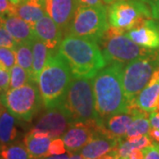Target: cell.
Instances as JSON below:
<instances>
[{
    "label": "cell",
    "instance_id": "6da1fadb",
    "mask_svg": "<svg viewBox=\"0 0 159 159\" xmlns=\"http://www.w3.org/2000/svg\"><path fill=\"white\" fill-rule=\"evenodd\" d=\"M126 64L113 62L99 71L92 80L95 107L100 119L120 112H129L130 104L123 89V71Z\"/></svg>",
    "mask_w": 159,
    "mask_h": 159
},
{
    "label": "cell",
    "instance_id": "7a4b0ae2",
    "mask_svg": "<svg viewBox=\"0 0 159 159\" xmlns=\"http://www.w3.org/2000/svg\"><path fill=\"white\" fill-rule=\"evenodd\" d=\"M57 51L67 62L74 78L93 79L107 66L97 42L74 34H65Z\"/></svg>",
    "mask_w": 159,
    "mask_h": 159
},
{
    "label": "cell",
    "instance_id": "3957f363",
    "mask_svg": "<svg viewBox=\"0 0 159 159\" xmlns=\"http://www.w3.org/2000/svg\"><path fill=\"white\" fill-rule=\"evenodd\" d=\"M73 77L71 69L65 58L57 51H51L37 81L46 110L55 108L61 104Z\"/></svg>",
    "mask_w": 159,
    "mask_h": 159
},
{
    "label": "cell",
    "instance_id": "277c9868",
    "mask_svg": "<svg viewBox=\"0 0 159 159\" xmlns=\"http://www.w3.org/2000/svg\"><path fill=\"white\" fill-rule=\"evenodd\" d=\"M59 107L68 116L72 124L102 120L98 117L95 107L91 79L74 78Z\"/></svg>",
    "mask_w": 159,
    "mask_h": 159
},
{
    "label": "cell",
    "instance_id": "5b68a950",
    "mask_svg": "<svg viewBox=\"0 0 159 159\" xmlns=\"http://www.w3.org/2000/svg\"><path fill=\"white\" fill-rule=\"evenodd\" d=\"M1 101L10 113L25 122H30L43 107L38 84L33 80L22 87L4 91Z\"/></svg>",
    "mask_w": 159,
    "mask_h": 159
},
{
    "label": "cell",
    "instance_id": "8992f818",
    "mask_svg": "<svg viewBox=\"0 0 159 159\" xmlns=\"http://www.w3.org/2000/svg\"><path fill=\"white\" fill-rule=\"evenodd\" d=\"M110 25L107 7L80 5L66 33L100 43Z\"/></svg>",
    "mask_w": 159,
    "mask_h": 159
},
{
    "label": "cell",
    "instance_id": "52a82bcc",
    "mask_svg": "<svg viewBox=\"0 0 159 159\" xmlns=\"http://www.w3.org/2000/svg\"><path fill=\"white\" fill-rule=\"evenodd\" d=\"M122 29L109 27L99 44L107 64L119 62L127 64L138 57L146 56L153 50L138 45L129 39Z\"/></svg>",
    "mask_w": 159,
    "mask_h": 159
},
{
    "label": "cell",
    "instance_id": "ba28073f",
    "mask_svg": "<svg viewBox=\"0 0 159 159\" xmlns=\"http://www.w3.org/2000/svg\"><path fill=\"white\" fill-rule=\"evenodd\" d=\"M159 69V50L127 63L123 71V89L127 102L131 104L146 87L152 75Z\"/></svg>",
    "mask_w": 159,
    "mask_h": 159
},
{
    "label": "cell",
    "instance_id": "9c48e42d",
    "mask_svg": "<svg viewBox=\"0 0 159 159\" xmlns=\"http://www.w3.org/2000/svg\"><path fill=\"white\" fill-rule=\"evenodd\" d=\"M109 25L125 32L134 29L145 19L152 18L150 6L140 0H118L107 8Z\"/></svg>",
    "mask_w": 159,
    "mask_h": 159
},
{
    "label": "cell",
    "instance_id": "30bf717a",
    "mask_svg": "<svg viewBox=\"0 0 159 159\" xmlns=\"http://www.w3.org/2000/svg\"><path fill=\"white\" fill-rule=\"evenodd\" d=\"M102 120L72 124L61 136L67 152H79L97 133L102 131Z\"/></svg>",
    "mask_w": 159,
    "mask_h": 159
},
{
    "label": "cell",
    "instance_id": "8fae6325",
    "mask_svg": "<svg viewBox=\"0 0 159 159\" xmlns=\"http://www.w3.org/2000/svg\"><path fill=\"white\" fill-rule=\"evenodd\" d=\"M72 125L68 116L59 106L47 109L29 131L46 134L52 139L61 137Z\"/></svg>",
    "mask_w": 159,
    "mask_h": 159
},
{
    "label": "cell",
    "instance_id": "7c38bea8",
    "mask_svg": "<svg viewBox=\"0 0 159 159\" xmlns=\"http://www.w3.org/2000/svg\"><path fill=\"white\" fill-rule=\"evenodd\" d=\"M79 6V0H45L44 2L46 13L62 29L64 34L66 33Z\"/></svg>",
    "mask_w": 159,
    "mask_h": 159
},
{
    "label": "cell",
    "instance_id": "4fadbf2b",
    "mask_svg": "<svg viewBox=\"0 0 159 159\" xmlns=\"http://www.w3.org/2000/svg\"><path fill=\"white\" fill-rule=\"evenodd\" d=\"M125 34L138 45L150 50H159V21L153 18L145 19Z\"/></svg>",
    "mask_w": 159,
    "mask_h": 159
},
{
    "label": "cell",
    "instance_id": "5bb4252c",
    "mask_svg": "<svg viewBox=\"0 0 159 159\" xmlns=\"http://www.w3.org/2000/svg\"><path fill=\"white\" fill-rule=\"evenodd\" d=\"M121 140L101 131L80 150L82 159H98L117 148Z\"/></svg>",
    "mask_w": 159,
    "mask_h": 159
},
{
    "label": "cell",
    "instance_id": "9a60e30c",
    "mask_svg": "<svg viewBox=\"0 0 159 159\" xmlns=\"http://www.w3.org/2000/svg\"><path fill=\"white\" fill-rule=\"evenodd\" d=\"M33 28L35 36L51 51L58 50L64 38V32L48 14L35 23Z\"/></svg>",
    "mask_w": 159,
    "mask_h": 159
},
{
    "label": "cell",
    "instance_id": "2e32d148",
    "mask_svg": "<svg viewBox=\"0 0 159 159\" xmlns=\"http://www.w3.org/2000/svg\"><path fill=\"white\" fill-rule=\"evenodd\" d=\"M146 112L135 106L130 105L129 112H120L114 114L102 120V125L109 135L117 139H125L126 131L137 115Z\"/></svg>",
    "mask_w": 159,
    "mask_h": 159
},
{
    "label": "cell",
    "instance_id": "e0dca14e",
    "mask_svg": "<svg viewBox=\"0 0 159 159\" xmlns=\"http://www.w3.org/2000/svg\"><path fill=\"white\" fill-rule=\"evenodd\" d=\"M0 25L6 29L17 43L32 42L36 38L33 26L16 14H6L1 16Z\"/></svg>",
    "mask_w": 159,
    "mask_h": 159
},
{
    "label": "cell",
    "instance_id": "ac0fdd59",
    "mask_svg": "<svg viewBox=\"0 0 159 159\" xmlns=\"http://www.w3.org/2000/svg\"><path fill=\"white\" fill-rule=\"evenodd\" d=\"M159 98V69L155 72L150 80L130 105L135 106L148 113L157 110Z\"/></svg>",
    "mask_w": 159,
    "mask_h": 159
},
{
    "label": "cell",
    "instance_id": "d6986e66",
    "mask_svg": "<svg viewBox=\"0 0 159 159\" xmlns=\"http://www.w3.org/2000/svg\"><path fill=\"white\" fill-rule=\"evenodd\" d=\"M52 138L46 134L29 131L23 137V143L33 159H43L48 157Z\"/></svg>",
    "mask_w": 159,
    "mask_h": 159
},
{
    "label": "cell",
    "instance_id": "ffe728a7",
    "mask_svg": "<svg viewBox=\"0 0 159 159\" xmlns=\"http://www.w3.org/2000/svg\"><path fill=\"white\" fill-rule=\"evenodd\" d=\"M18 120L7 109L2 110L0 112V144H9L19 141L21 131Z\"/></svg>",
    "mask_w": 159,
    "mask_h": 159
},
{
    "label": "cell",
    "instance_id": "44dd1931",
    "mask_svg": "<svg viewBox=\"0 0 159 159\" xmlns=\"http://www.w3.org/2000/svg\"><path fill=\"white\" fill-rule=\"evenodd\" d=\"M14 14L34 26L47 13L43 4L36 0H23L18 6H15Z\"/></svg>",
    "mask_w": 159,
    "mask_h": 159
},
{
    "label": "cell",
    "instance_id": "7402d4cb",
    "mask_svg": "<svg viewBox=\"0 0 159 159\" xmlns=\"http://www.w3.org/2000/svg\"><path fill=\"white\" fill-rule=\"evenodd\" d=\"M32 49H33V72L31 75V80L37 82L40 74L44 67L51 51L37 37L32 42Z\"/></svg>",
    "mask_w": 159,
    "mask_h": 159
},
{
    "label": "cell",
    "instance_id": "603a6c76",
    "mask_svg": "<svg viewBox=\"0 0 159 159\" xmlns=\"http://www.w3.org/2000/svg\"><path fill=\"white\" fill-rule=\"evenodd\" d=\"M33 42V41H32ZM32 42H23L17 43L14 51L16 53V64L24 68L30 75L33 72V49Z\"/></svg>",
    "mask_w": 159,
    "mask_h": 159
},
{
    "label": "cell",
    "instance_id": "cb8c5ba5",
    "mask_svg": "<svg viewBox=\"0 0 159 159\" xmlns=\"http://www.w3.org/2000/svg\"><path fill=\"white\" fill-rule=\"evenodd\" d=\"M1 159H33L23 142L0 144Z\"/></svg>",
    "mask_w": 159,
    "mask_h": 159
},
{
    "label": "cell",
    "instance_id": "d4e9b609",
    "mask_svg": "<svg viewBox=\"0 0 159 159\" xmlns=\"http://www.w3.org/2000/svg\"><path fill=\"white\" fill-rule=\"evenodd\" d=\"M148 117H149V113L148 112H142L137 115L133 119L132 123L126 131L125 139L148 134L151 128Z\"/></svg>",
    "mask_w": 159,
    "mask_h": 159
},
{
    "label": "cell",
    "instance_id": "484cf974",
    "mask_svg": "<svg viewBox=\"0 0 159 159\" xmlns=\"http://www.w3.org/2000/svg\"><path fill=\"white\" fill-rule=\"evenodd\" d=\"M9 72H10V88L9 89H16V88L22 87L31 80L29 73L21 66H20L19 65L13 66Z\"/></svg>",
    "mask_w": 159,
    "mask_h": 159
},
{
    "label": "cell",
    "instance_id": "4316f807",
    "mask_svg": "<svg viewBox=\"0 0 159 159\" xmlns=\"http://www.w3.org/2000/svg\"><path fill=\"white\" fill-rule=\"evenodd\" d=\"M16 65V53L14 49L0 47V68L10 71Z\"/></svg>",
    "mask_w": 159,
    "mask_h": 159
},
{
    "label": "cell",
    "instance_id": "83f0119b",
    "mask_svg": "<svg viewBox=\"0 0 159 159\" xmlns=\"http://www.w3.org/2000/svg\"><path fill=\"white\" fill-rule=\"evenodd\" d=\"M67 151V149L66 148L65 142L63 141L61 137L52 139L51 144H50V148L48 151V157L50 156H55V155H62L65 154Z\"/></svg>",
    "mask_w": 159,
    "mask_h": 159
},
{
    "label": "cell",
    "instance_id": "f1b7e54d",
    "mask_svg": "<svg viewBox=\"0 0 159 159\" xmlns=\"http://www.w3.org/2000/svg\"><path fill=\"white\" fill-rule=\"evenodd\" d=\"M17 45V43L9 34L6 29L0 25V47H8L14 49Z\"/></svg>",
    "mask_w": 159,
    "mask_h": 159
},
{
    "label": "cell",
    "instance_id": "f546056e",
    "mask_svg": "<svg viewBox=\"0 0 159 159\" xmlns=\"http://www.w3.org/2000/svg\"><path fill=\"white\" fill-rule=\"evenodd\" d=\"M143 159H159V142H153V143L143 149Z\"/></svg>",
    "mask_w": 159,
    "mask_h": 159
},
{
    "label": "cell",
    "instance_id": "4dcf8cb0",
    "mask_svg": "<svg viewBox=\"0 0 159 159\" xmlns=\"http://www.w3.org/2000/svg\"><path fill=\"white\" fill-rule=\"evenodd\" d=\"M15 6L9 0H0V17L6 14H14Z\"/></svg>",
    "mask_w": 159,
    "mask_h": 159
},
{
    "label": "cell",
    "instance_id": "1f68e13d",
    "mask_svg": "<svg viewBox=\"0 0 159 159\" xmlns=\"http://www.w3.org/2000/svg\"><path fill=\"white\" fill-rule=\"evenodd\" d=\"M10 88V72L0 68V89L6 91Z\"/></svg>",
    "mask_w": 159,
    "mask_h": 159
},
{
    "label": "cell",
    "instance_id": "d6a6232c",
    "mask_svg": "<svg viewBox=\"0 0 159 159\" xmlns=\"http://www.w3.org/2000/svg\"><path fill=\"white\" fill-rule=\"evenodd\" d=\"M148 119L151 127L159 129V111H155L153 112H150Z\"/></svg>",
    "mask_w": 159,
    "mask_h": 159
},
{
    "label": "cell",
    "instance_id": "836d02e7",
    "mask_svg": "<svg viewBox=\"0 0 159 159\" xmlns=\"http://www.w3.org/2000/svg\"><path fill=\"white\" fill-rule=\"evenodd\" d=\"M149 6L152 12V18L159 21V0H151Z\"/></svg>",
    "mask_w": 159,
    "mask_h": 159
},
{
    "label": "cell",
    "instance_id": "e575fe53",
    "mask_svg": "<svg viewBox=\"0 0 159 159\" xmlns=\"http://www.w3.org/2000/svg\"><path fill=\"white\" fill-rule=\"evenodd\" d=\"M80 5L88 6H96L104 5L102 0H79Z\"/></svg>",
    "mask_w": 159,
    "mask_h": 159
},
{
    "label": "cell",
    "instance_id": "d590c367",
    "mask_svg": "<svg viewBox=\"0 0 159 159\" xmlns=\"http://www.w3.org/2000/svg\"><path fill=\"white\" fill-rule=\"evenodd\" d=\"M144 158V153L142 149L134 148L131 151L129 155V159H143Z\"/></svg>",
    "mask_w": 159,
    "mask_h": 159
},
{
    "label": "cell",
    "instance_id": "8d00e7d4",
    "mask_svg": "<svg viewBox=\"0 0 159 159\" xmlns=\"http://www.w3.org/2000/svg\"><path fill=\"white\" fill-rule=\"evenodd\" d=\"M148 136L152 139V141H153V142H159V129L151 127V128H150V130H149V132H148Z\"/></svg>",
    "mask_w": 159,
    "mask_h": 159
},
{
    "label": "cell",
    "instance_id": "74e56055",
    "mask_svg": "<svg viewBox=\"0 0 159 159\" xmlns=\"http://www.w3.org/2000/svg\"><path fill=\"white\" fill-rule=\"evenodd\" d=\"M70 152L67 154H62V155H55V156H50V157H47L43 159H69L70 156H71Z\"/></svg>",
    "mask_w": 159,
    "mask_h": 159
},
{
    "label": "cell",
    "instance_id": "f35d334b",
    "mask_svg": "<svg viewBox=\"0 0 159 159\" xmlns=\"http://www.w3.org/2000/svg\"><path fill=\"white\" fill-rule=\"evenodd\" d=\"M98 159H119L118 158V156H117V154L115 152V149H113L112 151H111L110 153L106 154V155H104V156H102V157H100V158Z\"/></svg>",
    "mask_w": 159,
    "mask_h": 159
},
{
    "label": "cell",
    "instance_id": "ab89813d",
    "mask_svg": "<svg viewBox=\"0 0 159 159\" xmlns=\"http://www.w3.org/2000/svg\"><path fill=\"white\" fill-rule=\"evenodd\" d=\"M69 159H82V158H81V157H80V153H72L71 154V156H70V157H69Z\"/></svg>",
    "mask_w": 159,
    "mask_h": 159
},
{
    "label": "cell",
    "instance_id": "60d3db41",
    "mask_svg": "<svg viewBox=\"0 0 159 159\" xmlns=\"http://www.w3.org/2000/svg\"><path fill=\"white\" fill-rule=\"evenodd\" d=\"M3 92H4V90L0 89V112L2 111V110H4V109L6 108V107L4 106V104L2 103V101H1V95H2V93H3Z\"/></svg>",
    "mask_w": 159,
    "mask_h": 159
},
{
    "label": "cell",
    "instance_id": "b9f144b4",
    "mask_svg": "<svg viewBox=\"0 0 159 159\" xmlns=\"http://www.w3.org/2000/svg\"><path fill=\"white\" fill-rule=\"evenodd\" d=\"M13 6H18L20 3H21L23 0H9Z\"/></svg>",
    "mask_w": 159,
    "mask_h": 159
},
{
    "label": "cell",
    "instance_id": "7bdbcfd3",
    "mask_svg": "<svg viewBox=\"0 0 159 159\" xmlns=\"http://www.w3.org/2000/svg\"><path fill=\"white\" fill-rule=\"evenodd\" d=\"M115 1H118V0H102V2L104 3V4H111V3H113Z\"/></svg>",
    "mask_w": 159,
    "mask_h": 159
},
{
    "label": "cell",
    "instance_id": "ee69618b",
    "mask_svg": "<svg viewBox=\"0 0 159 159\" xmlns=\"http://www.w3.org/2000/svg\"><path fill=\"white\" fill-rule=\"evenodd\" d=\"M140 1H142V2H144V3H147L148 6H149V4H150V2H151V0H140Z\"/></svg>",
    "mask_w": 159,
    "mask_h": 159
},
{
    "label": "cell",
    "instance_id": "f6af8a7d",
    "mask_svg": "<svg viewBox=\"0 0 159 159\" xmlns=\"http://www.w3.org/2000/svg\"><path fill=\"white\" fill-rule=\"evenodd\" d=\"M36 1H38V2L42 3V4H43V5H44V2H45V0H36Z\"/></svg>",
    "mask_w": 159,
    "mask_h": 159
},
{
    "label": "cell",
    "instance_id": "bcb514c9",
    "mask_svg": "<svg viewBox=\"0 0 159 159\" xmlns=\"http://www.w3.org/2000/svg\"><path fill=\"white\" fill-rule=\"evenodd\" d=\"M157 111H159V98H158V102H157Z\"/></svg>",
    "mask_w": 159,
    "mask_h": 159
},
{
    "label": "cell",
    "instance_id": "7dc6e473",
    "mask_svg": "<svg viewBox=\"0 0 159 159\" xmlns=\"http://www.w3.org/2000/svg\"><path fill=\"white\" fill-rule=\"evenodd\" d=\"M0 159H1V157H0Z\"/></svg>",
    "mask_w": 159,
    "mask_h": 159
}]
</instances>
